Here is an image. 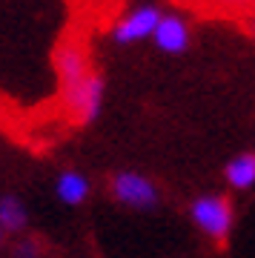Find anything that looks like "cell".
<instances>
[{"label": "cell", "instance_id": "obj_1", "mask_svg": "<svg viewBox=\"0 0 255 258\" xmlns=\"http://www.w3.org/2000/svg\"><path fill=\"white\" fill-rule=\"evenodd\" d=\"M55 72H57V81H60L63 101L72 98L83 86V81L95 72L89 63V52H86V46L78 37H66L63 43L55 49Z\"/></svg>", "mask_w": 255, "mask_h": 258}, {"label": "cell", "instance_id": "obj_2", "mask_svg": "<svg viewBox=\"0 0 255 258\" xmlns=\"http://www.w3.org/2000/svg\"><path fill=\"white\" fill-rule=\"evenodd\" d=\"M195 227L212 241H224L232 230V204L224 195H201L189 207Z\"/></svg>", "mask_w": 255, "mask_h": 258}, {"label": "cell", "instance_id": "obj_3", "mask_svg": "<svg viewBox=\"0 0 255 258\" xmlns=\"http://www.w3.org/2000/svg\"><path fill=\"white\" fill-rule=\"evenodd\" d=\"M112 195L132 210H152L158 204V186L141 172H118L112 178Z\"/></svg>", "mask_w": 255, "mask_h": 258}, {"label": "cell", "instance_id": "obj_4", "mask_svg": "<svg viewBox=\"0 0 255 258\" xmlns=\"http://www.w3.org/2000/svg\"><path fill=\"white\" fill-rule=\"evenodd\" d=\"M100 101H103V78H100L98 72H92L89 78L83 81L81 89H78L72 98H66L63 101V106L69 109L72 120H78V123H89V120L98 118Z\"/></svg>", "mask_w": 255, "mask_h": 258}, {"label": "cell", "instance_id": "obj_5", "mask_svg": "<svg viewBox=\"0 0 255 258\" xmlns=\"http://www.w3.org/2000/svg\"><path fill=\"white\" fill-rule=\"evenodd\" d=\"M158 23H161V12L155 6H144V9H135L129 18H123L115 26V40L118 43H135V40H144V37L155 35Z\"/></svg>", "mask_w": 255, "mask_h": 258}, {"label": "cell", "instance_id": "obj_6", "mask_svg": "<svg viewBox=\"0 0 255 258\" xmlns=\"http://www.w3.org/2000/svg\"><path fill=\"white\" fill-rule=\"evenodd\" d=\"M152 37H155L158 49L161 52H169V55H178V52H183V49L189 46V29H186V23L181 18H175V15L161 18V23H158Z\"/></svg>", "mask_w": 255, "mask_h": 258}, {"label": "cell", "instance_id": "obj_7", "mask_svg": "<svg viewBox=\"0 0 255 258\" xmlns=\"http://www.w3.org/2000/svg\"><path fill=\"white\" fill-rule=\"evenodd\" d=\"M29 227V210L18 195H0V230L3 235H18Z\"/></svg>", "mask_w": 255, "mask_h": 258}, {"label": "cell", "instance_id": "obj_8", "mask_svg": "<svg viewBox=\"0 0 255 258\" xmlns=\"http://www.w3.org/2000/svg\"><path fill=\"white\" fill-rule=\"evenodd\" d=\"M55 192L63 204L78 207V204H83L89 198V178L81 175V172H75V169H66V172H60V178H57Z\"/></svg>", "mask_w": 255, "mask_h": 258}, {"label": "cell", "instance_id": "obj_9", "mask_svg": "<svg viewBox=\"0 0 255 258\" xmlns=\"http://www.w3.org/2000/svg\"><path fill=\"white\" fill-rule=\"evenodd\" d=\"M224 175H227V184L232 189H249L255 186V155H238L232 158L224 169Z\"/></svg>", "mask_w": 255, "mask_h": 258}, {"label": "cell", "instance_id": "obj_10", "mask_svg": "<svg viewBox=\"0 0 255 258\" xmlns=\"http://www.w3.org/2000/svg\"><path fill=\"white\" fill-rule=\"evenodd\" d=\"M186 9H212V12H255V0H172Z\"/></svg>", "mask_w": 255, "mask_h": 258}, {"label": "cell", "instance_id": "obj_11", "mask_svg": "<svg viewBox=\"0 0 255 258\" xmlns=\"http://www.w3.org/2000/svg\"><path fill=\"white\" fill-rule=\"evenodd\" d=\"M12 255L15 258H40V241L35 238H23L12 247Z\"/></svg>", "mask_w": 255, "mask_h": 258}, {"label": "cell", "instance_id": "obj_12", "mask_svg": "<svg viewBox=\"0 0 255 258\" xmlns=\"http://www.w3.org/2000/svg\"><path fill=\"white\" fill-rule=\"evenodd\" d=\"M0 244H3V230H0Z\"/></svg>", "mask_w": 255, "mask_h": 258}]
</instances>
